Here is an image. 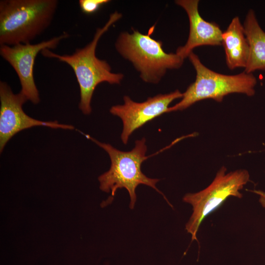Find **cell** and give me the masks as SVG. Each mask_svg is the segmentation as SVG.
Segmentation results:
<instances>
[{"label":"cell","mask_w":265,"mask_h":265,"mask_svg":"<svg viewBox=\"0 0 265 265\" xmlns=\"http://www.w3.org/2000/svg\"><path fill=\"white\" fill-rule=\"evenodd\" d=\"M121 17L122 14L117 11L111 14L105 26L96 29L93 40L84 48L76 49L72 54L60 55L48 49L41 52L45 57L57 59L71 67L80 87L79 107L84 114H89L92 111L91 101L98 84L103 82L119 84L124 78L121 73L111 72V68L107 61L98 58L95 53L101 36Z\"/></svg>","instance_id":"obj_1"},{"label":"cell","mask_w":265,"mask_h":265,"mask_svg":"<svg viewBox=\"0 0 265 265\" xmlns=\"http://www.w3.org/2000/svg\"><path fill=\"white\" fill-rule=\"evenodd\" d=\"M57 0L0 1V45L28 44L50 25Z\"/></svg>","instance_id":"obj_2"},{"label":"cell","mask_w":265,"mask_h":265,"mask_svg":"<svg viewBox=\"0 0 265 265\" xmlns=\"http://www.w3.org/2000/svg\"><path fill=\"white\" fill-rule=\"evenodd\" d=\"M87 138L95 142L108 154L111 165L109 169L98 177L100 188L103 191L111 192L114 196L118 189H126L130 197L129 208L134 207L137 197L136 189L140 185L149 186L166 198L156 186L158 179L147 177L141 171L142 162L150 156H146L147 150L144 137L135 142L134 148L130 151H122L109 144L103 143L83 134Z\"/></svg>","instance_id":"obj_3"},{"label":"cell","mask_w":265,"mask_h":265,"mask_svg":"<svg viewBox=\"0 0 265 265\" xmlns=\"http://www.w3.org/2000/svg\"><path fill=\"white\" fill-rule=\"evenodd\" d=\"M144 34L137 30L121 32L115 42L117 52L130 61L147 83H158L168 70L178 69L184 59L176 53H167L162 42L151 37L154 30Z\"/></svg>","instance_id":"obj_4"},{"label":"cell","mask_w":265,"mask_h":265,"mask_svg":"<svg viewBox=\"0 0 265 265\" xmlns=\"http://www.w3.org/2000/svg\"><path fill=\"white\" fill-rule=\"evenodd\" d=\"M188 58L195 70V80L183 93L182 100L169 107L166 113L183 110L195 103L207 99L221 102L230 94L240 93L249 97L255 94L257 81L253 73L243 71L237 75H224L207 68L193 52Z\"/></svg>","instance_id":"obj_5"},{"label":"cell","mask_w":265,"mask_h":265,"mask_svg":"<svg viewBox=\"0 0 265 265\" xmlns=\"http://www.w3.org/2000/svg\"><path fill=\"white\" fill-rule=\"evenodd\" d=\"M227 168L221 167L211 184L205 189L195 193H187L183 202L192 206V212L186 224L185 229L191 235V241L197 239V233L203 220L217 209L228 197L241 198L240 192L250 181L245 169H238L226 173Z\"/></svg>","instance_id":"obj_6"},{"label":"cell","mask_w":265,"mask_h":265,"mask_svg":"<svg viewBox=\"0 0 265 265\" xmlns=\"http://www.w3.org/2000/svg\"><path fill=\"white\" fill-rule=\"evenodd\" d=\"M27 101L20 92L14 94L10 86L0 81V151L2 152L7 142L17 133L34 126L53 129L73 130L71 125L60 124L57 121H42L27 115L23 106Z\"/></svg>","instance_id":"obj_7"},{"label":"cell","mask_w":265,"mask_h":265,"mask_svg":"<svg viewBox=\"0 0 265 265\" xmlns=\"http://www.w3.org/2000/svg\"><path fill=\"white\" fill-rule=\"evenodd\" d=\"M67 33L35 44H19L14 46L0 45V54L16 72L21 85L20 92L33 104L40 102L39 94L33 75L35 58L43 50L54 49L60 42L68 37Z\"/></svg>","instance_id":"obj_8"},{"label":"cell","mask_w":265,"mask_h":265,"mask_svg":"<svg viewBox=\"0 0 265 265\" xmlns=\"http://www.w3.org/2000/svg\"><path fill=\"white\" fill-rule=\"evenodd\" d=\"M183 93L179 90L167 94H160L149 97L146 101L137 103L129 96L123 97L124 104L113 106L110 112L119 117L123 122L121 138L127 144L134 131L155 118L166 113L169 105L175 100L182 98Z\"/></svg>","instance_id":"obj_9"},{"label":"cell","mask_w":265,"mask_h":265,"mask_svg":"<svg viewBox=\"0 0 265 265\" xmlns=\"http://www.w3.org/2000/svg\"><path fill=\"white\" fill-rule=\"evenodd\" d=\"M175 3L186 12L189 23V35L186 43L180 46L176 53L185 59L193 50L203 46H221L223 31L215 22L205 21L198 10V0H177Z\"/></svg>","instance_id":"obj_10"},{"label":"cell","mask_w":265,"mask_h":265,"mask_svg":"<svg viewBox=\"0 0 265 265\" xmlns=\"http://www.w3.org/2000/svg\"><path fill=\"white\" fill-rule=\"evenodd\" d=\"M221 45L224 49L226 65L230 70L245 68L249 55V45L239 17H234L222 32Z\"/></svg>","instance_id":"obj_11"},{"label":"cell","mask_w":265,"mask_h":265,"mask_svg":"<svg viewBox=\"0 0 265 265\" xmlns=\"http://www.w3.org/2000/svg\"><path fill=\"white\" fill-rule=\"evenodd\" d=\"M249 45V55L244 71H265V32L261 27L255 11L248 10L243 24Z\"/></svg>","instance_id":"obj_12"},{"label":"cell","mask_w":265,"mask_h":265,"mask_svg":"<svg viewBox=\"0 0 265 265\" xmlns=\"http://www.w3.org/2000/svg\"><path fill=\"white\" fill-rule=\"evenodd\" d=\"M109 1V0H80L79 5L82 12L91 14L96 12L102 6Z\"/></svg>","instance_id":"obj_13"},{"label":"cell","mask_w":265,"mask_h":265,"mask_svg":"<svg viewBox=\"0 0 265 265\" xmlns=\"http://www.w3.org/2000/svg\"><path fill=\"white\" fill-rule=\"evenodd\" d=\"M252 191L259 196V201L261 206L265 208V192L260 190H254Z\"/></svg>","instance_id":"obj_14"}]
</instances>
